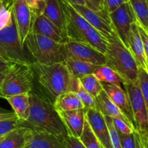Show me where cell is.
<instances>
[{"mask_svg":"<svg viewBox=\"0 0 148 148\" xmlns=\"http://www.w3.org/2000/svg\"><path fill=\"white\" fill-rule=\"evenodd\" d=\"M0 56L12 62L32 63L34 61L20 43L13 16L11 24L0 30Z\"/></svg>","mask_w":148,"mask_h":148,"instance_id":"obj_6","label":"cell"},{"mask_svg":"<svg viewBox=\"0 0 148 148\" xmlns=\"http://www.w3.org/2000/svg\"><path fill=\"white\" fill-rule=\"evenodd\" d=\"M14 118H17L14 112L0 111V121L6 120V119Z\"/></svg>","mask_w":148,"mask_h":148,"instance_id":"obj_43","label":"cell"},{"mask_svg":"<svg viewBox=\"0 0 148 148\" xmlns=\"http://www.w3.org/2000/svg\"><path fill=\"white\" fill-rule=\"evenodd\" d=\"M30 11L35 15H42L44 10L45 0H25Z\"/></svg>","mask_w":148,"mask_h":148,"instance_id":"obj_36","label":"cell"},{"mask_svg":"<svg viewBox=\"0 0 148 148\" xmlns=\"http://www.w3.org/2000/svg\"><path fill=\"white\" fill-rule=\"evenodd\" d=\"M3 1H4V4H5V6L7 7H9V6H10V3H11V1H12V0H2Z\"/></svg>","mask_w":148,"mask_h":148,"instance_id":"obj_46","label":"cell"},{"mask_svg":"<svg viewBox=\"0 0 148 148\" xmlns=\"http://www.w3.org/2000/svg\"><path fill=\"white\" fill-rule=\"evenodd\" d=\"M67 1L70 4H74V5H80V6H85V0H64Z\"/></svg>","mask_w":148,"mask_h":148,"instance_id":"obj_45","label":"cell"},{"mask_svg":"<svg viewBox=\"0 0 148 148\" xmlns=\"http://www.w3.org/2000/svg\"><path fill=\"white\" fill-rule=\"evenodd\" d=\"M85 118L103 148H112L109 131L103 115L98 108L85 110Z\"/></svg>","mask_w":148,"mask_h":148,"instance_id":"obj_13","label":"cell"},{"mask_svg":"<svg viewBox=\"0 0 148 148\" xmlns=\"http://www.w3.org/2000/svg\"><path fill=\"white\" fill-rule=\"evenodd\" d=\"M88 23L100 32L103 36L108 39L114 30L108 14L106 10L103 11H93L85 6L74 5L71 4Z\"/></svg>","mask_w":148,"mask_h":148,"instance_id":"obj_12","label":"cell"},{"mask_svg":"<svg viewBox=\"0 0 148 148\" xmlns=\"http://www.w3.org/2000/svg\"><path fill=\"white\" fill-rule=\"evenodd\" d=\"M104 118H105L107 126H108V131H109L110 139H111L112 148H122L119 132L117 131L116 129L114 127V124H113L112 119H111V118L106 115H104Z\"/></svg>","mask_w":148,"mask_h":148,"instance_id":"obj_32","label":"cell"},{"mask_svg":"<svg viewBox=\"0 0 148 148\" xmlns=\"http://www.w3.org/2000/svg\"><path fill=\"white\" fill-rule=\"evenodd\" d=\"M102 86L103 89L124 113L135 131V122H134L131 104L127 91L123 89L121 85L118 84L102 83Z\"/></svg>","mask_w":148,"mask_h":148,"instance_id":"obj_14","label":"cell"},{"mask_svg":"<svg viewBox=\"0 0 148 148\" xmlns=\"http://www.w3.org/2000/svg\"><path fill=\"white\" fill-rule=\"evenodd\" d=\"M107 40L106 65L114 69L125 83L137 81L139 67L130 49L123 44L114 30Z\"/></svg>","mask_w":148,"mask_h":148,"instance_id":"obj_2","label":"cell"},{"mask_svg":"<svg viewBox=\"0 0 148 148\" xmlns=\"http://www.w3.org/2000/svg\"><path fill=\"white\" fill-rule=\"evenodd\" d=\"M4 7H6V6L5 4H4V1H3L2 0H0V12H1V10H2Z\"/></svg>","mask_w":148,"mask_h":148,"instance_id":"obj_47","label":"cell"},{"mask_svg":"<svg viewBox=\"0 0 148 148\" xmlns=\"http://www.w3.org/2000/svg\"><path fill=\"white\" fill-rule=\"evenodd\" d=\"M31 65L40 85L53 101L59 94L69 91L72 75L64 62L43 64L33 61Z\"/></svg>","mask_w":148,"mask_h":148,"instance_id":"obj_3","label":"cell"},{"mask_svg":"<svg viewBox=\"0 0 148 148\" xmlns=\"http://www.w3.org/2000/svg\"><path fill=\"white\" fill-rule=\"evenodd\" d=\"M9 7L11 8L16 28L22 46L30 31L33 13L25 0H12Z\"/></svg>","mask_w":148,"mask_h":148,"instance_id":"obj_11","label":"cell"},{"mask_svg":"<svg viewBox=\"0 0 148 148\" xmlns=\"http://www.w3.org/2000/svg\"><path fill=\"white\" fill-rule=\"evenodd\" d=\"M127 48L132 54L139 68L148 71V55L146 54L140 38L137 22L131 26L127 39Z\"/></svg>","mask_w":148,"mask_h":148,"instance_id":"obj_16","label":"cell"},{"mask_svg":"<svg viewBox=\"0 0 148 148\" xmlns=\"http://www.w3.org/2000/svg\"><path fill=\"white\" fill-rule=\"evenodd\" d=\"M79 139L86 148H102L99 140L91 129L86 118L84 123L82 133Z\"/></svg>","mask_w":148,"mask_h":148,"instance_id":"obj_29","label":"cell"},{"mask_svg":"<svg viewBox=\"0 0 148 148\" xmlns=\"http://www.w3.org/2000/svg\"><path fill=\"white\" fill-rule=\"evenodd\" d=\"M122 148H136L134 133L130 134L119 133Z\"/></svg>","mask_w":148,"mask_h":148,"instance_id":"obj_38","label":"cell"},{"mask_svg":"<svg viewBox=\"0 0 148 148\" xmlns=\"http://www.w3.org/2000/svg\"><path fill=\"white\" fill-rule=\"evenodd\" d=\"M111 119H112V122L114 127H115V129H116L119 133H124V134H130V133H134V129L130 124H128L127 122L119 118H111Z\"/></svg>","mask_w":148,"mask_h":148,"instance_id":"obj_34","label":"cell"},{"mask_svg":"<svg viewBox=\"0 0 148 148\" xmlns=\"http://www.w3.org/2000/svg\"><path fill=\"white\" fill-rule=\"evenodd\" d=\"M134 139H135V145L136 148H144L143 147V145H142V142L140 141V137H139V135L137 133V132L136 131H134Z\"/></svg>","mask_w":148,"mask_h":148,"instance_id":"obj_44","label":"cell"},{"mask_svg":"<svg viewBox=\"0 0 148 148\" xmlns=\"http://www.w3.org/2000/svg\"><path fill=\"white\" fill-rule=\"evenodd\" d=\"M102 148H103V147H102Z\"/></svg>","mask_w":148,"mask_h":148,"instance_id":"obj_50","label":"cell"},{"mask_svg":"<svg viewBox=\"0 0 148 148\" xmlns=\"http://www.w3.org/2000/svg\"><path fill=\"white\" fill-rule=\"evenodd\" d=\"M138 26V29H139V33H140V38H141V40L143 41V46H144L145 50L147 55H148V31H146L144 28L141 27V26Z\"/></svg>","mask_w":148,"mask_h":148,"instance_id":"obj_41","label":"cell"},{"mask_svg":"<svg viewBox=\"0 0 148 148\" xmlns=\"http://www.w3.org/2000/svg\"><path fill=\"white\" fill-rule=\"evenodd\" d=\"M30 112L20 126L36 131L45 132L63 139L67 135L65 126L53 107V102L42 94L32 90L29 93Z\"/></svg>","mask_w":148,"mask_h":148,"instance_id":"obj_1","label":"cell"},{"mask_svg":"<svg viewBox=\"0 0 148 148\" xmlns=\"http://www.w3.org/2000/svg\"><path fill=\"white\" fill-rule=\"evenodd\" d=\"M79 79L82 86L94 98H95L102 91V83L93 75V73L87 75Z\"/></svg>","mask_w":148,"mask_h":148,"instance_id":"obj_30","label":"cell"},{"mask_svg":"<svg viewBox=\"0 0 148 148\" xmlns=\"http://www.w3.org/2000/svg\"><path fill=\"white\" fill-rule=\"evenodd\" d=\"M24 46L33 60L40 63L63 62L66 57L64 43H58L41 35L30 33Z\"/></svg>","mask_w":148,"mask_h":148,"instance_id":"obj_5","label":"cell"},{"mask_svg":"<svg viewBox=\"0 0 148 148\" xmlns=\"http://www.w3.org/2000/svg\"><path fill=\"white\" fill-rule=\"evenodd\" d=\"M113 28L127 47V39L132 23L137 22L135 15L130 2L121 4L119 7L108 14Z\"/></svg>","mask_w":148,"mask_h":148,"instance_id":"obj_10","label":"cell"},{"mask_svg":"<svg viewBox=\"0 0 148 148\" xmlns=\"http://www.w3.org/2000/svg\"><path fill=\"white\" fill-rule=\"evenodd\" d=\"M64 48L66 57L90 62L98 66L106 64L105 55L99 52L86 43L66 40L64 42Z\"/></svg>","mask_w":148,"mask_h":148,"instance_id":"obj_9","label":"cell"},{"mask_svg":"<svg viewBox=\"0 0 148 148\" xmlns=\"http://www.w3.org/2000/svg\"><path fill=\"white\" fill-rule=\"evenodd\" d=\"M42 15L51 21L65 35V15L61 0H45Z\"/></svg>","mask_w":148,"mask_h":148,"instance_id":"obj_19","label":"cell"},{"mask_svg":"<svg viewBox=\"0 0 148 148\" xmlns=\"http://www.w3.org/2000/svg\"><path fill=\"white\" fill-rule=\"evenodd\" d=\"M137 83L143 94L145 104L148 106V71L139 68L137 73Z\"/></svg>","mask_w":148,"mask_h":148,"instance_id":"obj_31","label":"cell"},{"mask_svg":"<svg viewBox=\"0 0 148 148\" xmlns=\"http://www.w3.org/2000/svg\"><path fill=\"white\" fill-rule=\"evenodd\" d=\"M3 136H0V141H1V139H2V138H3Z\"/></svg>","mask_w":148,"mask_h":148,"instance_id":"obj_49","label":"cell"},{"mask_svg":"<svg viewBox=\"0 0 148 148\" xmlns=\"http://www.w3.org/2000/svg\"><path fill=\"white\" fill-rule=\"evenodd\" d=\"M53 105L57 113L69 110L85 109V106L75 94L71 91L62 93L53 101Z\"/></svg>","mask_w":148,"mask_h":148,"instance_id":"obj_22","label":"cell"},{"mask_svg":"<svg viewBox=\"0 0 148 148\" xmlns=\"http://www.w3.org/2000/svg\"><path fill=\"white\" fill-rule=\"evenodd\" d=\"M95 100L97 107L103 115L108 116L110 118H114L121 119V120L127 122L128 124H130L132 127L127 117L124 115L121 110L117 107L116 104L114 103V102L109 98V97L107 95V94L103 89L95 97Z\"/></svg>","mask_w":148,"mask_h":148,"instance_id":"obj_20","label":"cell"},{"mask_svg":"<svg viewBox=\"0 0 148 148\" xmlns=\"http://www.w3.org/2000/svg\"><path fill=\"white\" fill-rule=\"evenodd\" d=\"M64 64L69 71V73L76 78H80L89 74H92L98 65L83 62L70 57H65Z\"/></svg>","mask_w":148,"mask_h":148,"instance_id":"obj_24","label":"cell"},{"mask_svg":"<svg viewBox=\"0 0 148 148\" xmlns=\"http://www.w3.org/2000/svg\"><path fill=\"white\" fill-rule=\"evenodd\" d=\"M85 7L93 11H103L104 9V0H85Z\"/></svg>","mask_w":148,"mask_h":148,"instance_id":"obj_40","label":"cell"},{"mask_svg":"<svg viewBox=\"0 0 148 148\" xmlns=\"http://www.w3.org/2000/svg\"><path fill=\"white\" fill-rule=\"evenodd\" d=\"M11 64L12 62H10L0 56V73H5Z\"/></svg>","mask_w":148,"mask_h":148,"instance_id":"obj_42","label":"cell"},{"mask_svg":"<svg viewBox=\"0 0 148 148\" xmlns=\"http://www.w3.org/2000/svg\"><path fill=\"white\" fill-rule=\"evenodd\" d=\"M12 21V13L10 7H4L0 12V30L5 28Z\"/></svg>","mask_w":148,"mask_h":148,"instance_id":"obj_35","label":"cell"},{"mask_svg":"<svg viewBox=\"0 0 148 148\" xmlns=\"http://www.w3.org/2000/svg\"><path fill=\"white\" fill-rule=\"evenodd\" d=\"M4 77V73H0V84H1Z\"/></svg>","mask_w":148,"mask_h":148,"instance_id":"obj_48","label":"cell"},{"mask_svg":"<svg viewBox=\"0 0 148 148\" xmlns=\"http://www.w3.org/2000/svg\"><path fill=\"white\" fill-rule=\"evenodd\" d=\"M30 33L46 36L58 43H64L66 41L63 32L42 15H35L33 14Z\"/></svg>","mask_w":148,"mask_h":148,"instance_id":"obj_15","label":"cell"},{"mask_svg":"<svg viewBox=\"0 0 148 148\" xmlns=\"http://www.w3.org/2000/svg\"><path fill=\"white\" fill-rule=\"evenodd\" d=\"M62 139L66 148H86L79 138L75 137L71 135L67 134Z\"/></svg>","mask_w":148,"mask_h":148,"instance_id":"obj_37","label":"cell"},{"mask_svg":"<svg viewBox=\"0 0 148 148\" xmlns=\"http://www.w3.org/2000/svg\"><path fill=\"white\" fill-rule=\"evenodd\" d=\"M65 15V36L66 40L82 42L85 32L90 27L86 20L64 0H61Z\"/></svg>","mask_w":148,"mask_h":148,"instance_id":"obj_8","label":"cell"},{"mask_svg":"<svg viewBox=\"0 0 148 148\" xmlns=\"http://www.w3.org/2000/svg\"><path fill=\"white\" fill-rule=\"evenodd\" d=\"M20 123L21 122L17 119V118L1 120L0 121V136H4L12 131L20 127Z\"/></svg>","mask_w":148,"mask_h":148,"instance_id":"obj_33","label":"cell"},{"mask_svg":"<svg viewBox=\"0 0 148 148\" xmlns=\"http://www.w3.org/2000/svg\"><path fill=\"white\" fill-rule=\"evenodd\" d=\"M137 19V23L148 31L147 0H129Z\"/></svg>","mask_w":148,"mask_h":148,"instance_id":"obj_28","label":"cell"},{"mask_svg":"<svg viewBox=\"0 0 148 148\" xmlns=\"http://www.w3.org/2000/svg\"><path fill=\"white\" fill-rule=\"evenodd\" d=\"M82 42L88 44L101 53L105 55L106 52L108 40L98 30L92 28H89L85 32L82 38Z\"/></svg>","mask_w":148,"mask_h":148,"instance_id":"obj_26","label":"cell"},{"mask_svg":"<svg viewBox=\"0 0 148 148\" xmlns=\"http://www.w3.org/2000/svg\"><path fill=\"white\" fill-rule=\"evenodd\" d=\"M93 75L102 83L118 85L125 84L124 80L114 69L106 65H99L94 71Z\"/></svg>","mask_w":148,"mask_h":148,"instance_id":"obj_27","label":"cell"},{"mask_svg":"<svg viewBox=\"0 0 148 148\" xmlns=\"http://www.w3.org/2000/svg\"><path fill=\"white\" fill-rule=\"evenodd\" d=\"M35 73L31 63L12 62L0 84V97L30 93L33 90Z\"/></svg>","mask_w":148,"mask_h":148,"instance_id":"obj_4","label":"cell"},{"mask_svg":"<svg viewBox=\"0 0 148 148\" xmlns=\"http://www.w3.org/2000/svg\"><path fill=\"white\" fill-rule=\"evenodd\" d=\"M30 131V129L23 126L12 131L1 139L0 148H23Z\"/></svg>","mask_w":148,"mask_h":148,"instance_id":"obj_21","label":"cell"},{"mask_svg":"<svg viewBox=\"0 0 148 148\" xmlns=\"http://www.w3.org/2000/svg\"><path fill=\"white\" fill-rule=\"evenodd\" d=\"M129 0H104V9L108 14H110Z\"/></svg>","mask_w":148,"mask_h":148,"instance_id":"obj_39","label":"cell"},{"mask_svg":"<svg viewBox=\"0 0 148 148\" xmlns=\"http://www.w3.org/2000/svg\"><path fill=\"white\" fill-rule=\"evenodd\" d=\"M69 91L73 92L77 95V97L81 100L82 104L85 106V109H92L98 108L95 103V100L90 94L85 90V89L82 86L80 81L78 78L72 75L71 78L70 86H69Z\"/></svg>","mask_w":148,"mask_h":148,"instance_id":"obj_25","label":"cell"},{"mask_svg":"<svg viewBox=\"0 0 148 148\" xmlns=\"http://www.w3.org/2000/svg\"><path fill=\"white\" fill-rule=\"evenodd\" d=\"M23 148H66L62 139L54 135L30 129Z\"/></svg>","mask_w":148,"mask_h":148,"instance_id":"obj_18","label":"cell"},{"mask_svg":"<svg viewBox=\"0 0 148 148\" xmlns=\"http://www.w3.org/2000/svg\"><path fill=\"white\" fill-rule=\"evenodd\" d=\"M5 100L10 103L17 119L20 122L25 121L28 118L30 112L29 93L10 96L7 97Z\"/></svg>","mask_w":148,"mask_h":148,"instance_id":"obj_23","label":"cell"},{"mask_svg":"<svg viewBox=\"0 0 148 148\" xmlns=\"http://www.w3.org/2000/svg\"><path fill=\"white\" fill-rule=\"evenodd\" d=\"M58 114L64 125L67 134L79 138L85 123V109L59 112Z\"/></svg>","mask_w":148,"mask_h":148,"instance_id":"obj_17","label":"cell"},{"mask_svg":"<svg viewBox=\"0 0 148 148\" xmlns=\"http://www.w3.org/2000/svg\"><path fill=\"white\" fill-rule=\"evenodd\" d=\"M125 86L135 122V131L137 132L143 147L147 148L148 106L145 104L138 83H125Z\"/></svg>","mask_w":148,"mask_h":148,"instance_id":"obj_7","label":"cell"}]
</instances>
